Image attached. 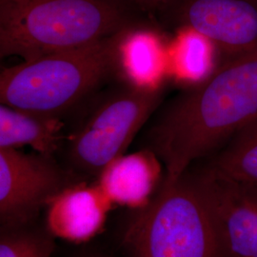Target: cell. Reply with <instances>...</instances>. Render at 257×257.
Instances as JSON below:
<instances>
[{
    "label": "cell",
    "instance_id": "9a60e30c",
    "mask_svg": "<svg viewBox=\"0 0 257 257\" xmlns=\"http://www.w3.org/2000/svg\"><path fill=\"white\" fill-rule=\"evenodd\" d=\"M49 240L34 234L4 236L0 243V257H51Z\"/></svg>",
    "mask_w": 257,
    "mask_h": 257
},
{
    "label": "cell",
    "instance_id": "52a82bcc",
    "mask_svg": "<svg viewBox=\"0 0 257 257\" xmlns=\"http://www.w3.org/2000/svg\"><path fill=\"white\" fill-rule=\"evenodd\" d=\"M69 185V175L52 157L0 148V213L5 223L27 222Z\"/></svg>",
    "mask_w": 257,
    "mask_h": 257
},
{
    "label": "cell",
    "instance_id": "8fae6325",
    "mask_svg": "<svg viewBox=\"0 0 257 257\" xmlns=\"http://www.w3.org/2000/svg\"><path fill=\"white\" fill-rule=\"evenodd\" d=\"M168 55L165 40L153 20L128 28L120 43V80L145 88L163 86Z\"/></svg>",
    "mask_w": 257,
    "mask_h": 257
},
{
    "label": "cell",
    "instance_id": "9c48e42d",
    "mask_svg": "<svg viewBox=\"0 0 257 257\" xmlns=\"http://www.w3.org/2000/svg\"><path fill=\"white\" fill-rule=\"evenodd\" d=\"M47 226L55 237L72 243L91 240L101 231L112 205L97 184H71L48 203Z\"/></svg>",
    "mask_w": 257,
    "mask_h": 257
},
{
    "label": "cell",
    "instance_id": "5bb4252c",
    "mask_svg": "<svg viewBox=\"0 0 257 257\" xmlns=\"http://www.w3.org/2000/svg\"><path fill=\"white\" fill-rule=\"evenodd\" d=\"M176 31L177 36L169 51L168 73L191 86L202 81L216 68L212 66L216 49L210 40L192 29L180 28Z\"/></svg>",
    "mask_w": 257,
    "mask_h": 257
},
{
    "label": "cell",
    "instance_id": "ba28073f",
    "mask_svg": "<svg viewBox=\"0 0 257 257\" xmlns=\"http://www.w3.org/2000/svg\"><path fill=\"white\" fill-rule=\"evenodd\" d=\"M197 175L228 257H257V186L224 177L208 165Z\"/></svg>",
    "mask_w": 257,
    "mask_h": 257
},
{
    "label": "cell",
    "instance_id": "6da1fadb",
    "mask_svg": "<svg viewBox=\"0 0 257 257\" xmlns=\"http://www.w3.org/2000/svg\"><path fill=\"white\" fill-rule=\"evenodd\" d=\"M255 117L257 51L220 61L167 103L148 131V149L164 166V178L174 180Z\"/></svg>",
    "mask_w": 257,
    "mask_h": 257
},
{
    "label": "cell",
    "instance_id": "4fadbf2b",
    "mask_svg": "<svg viewBox=\"0 0 257 257\" xmlns=\"http://www.w3.org/2000/svg\"><path fill=\"white\" fill-rule=\"evenodd\" d=\"M207 165L224 177L257 186V117L232 135Z\"/></svg>",
    "mask_w": 257,
    "mask_h": 257
},
{
    "label": "cell",
    "instance_id": "5b68a950",
    "mask_svg": "<svg viewBox=\"0 0 257 257\" xmlns=\"http://www.w3.org/2000/svg\"><path fill=\"white\" fill-rule=\"evenodd\" d=\"M164 85L145 88L118 80L98 92L78 126L66 138L73 165L88 174H100L124 155L164 96Z\"/></svg>",
    "mask_w": 257,
    "mask_h": 257
},
{
    "label": "cell",
    "instance_id": "277c9868",
    "mask_svg": "<svg viewBox=\"0 0 257 257\" xmlns=\"http://www.w3.org/2000/svg\"><path fill=\"white\" fill-rule=\"evenodd\" d=\"M124 242L133 257H228L197 171L189 169L174 180L163 178Z\"/></svg>",
    "mask_w": 257,
    "mask_h": 257
},
{
    "label": "cell",
    "instance_id": "3957f363",
    "mask_svg": "<svg viewBox=\"0 0 257 257\" xmlns=\"http://www.w3.org/2000/svg\"><path fill=\"white\" fill-rule=\"evenodd\" d=\"M126 30L86 46L4 68L1 104L62 118L90 101L107 83L120 80L119 47Z\"/></svg>",
    "mask_w": 257,
    "mask_h": 257
},
{
    "label": "cell",
    "instance_id": "7c38bea8",
    "mask_svg": "<svg viewBox=\"0 0 257 257\" xmlns=\"http://www.w3.org/2000/svg\"><path fill=\"white\" fill-rule=\"evenodd\" d=\"M66 138L61 117L0 105V148L30 146L52 157Z\"/></svg>",
    "mask_w": 257,
    "mask_h": 257
},
{
    "label": "cell",
    "instance_id": "8992f818",
    "mask_svg": "<svg viewBox=\"0 0 257 257\" xmlns=\"http://www.w3.org/2000/svg\"><path fill=\"white\" fill-rule=\"evenodd\" d=\"M158 17L206 37L220 61L257 51V0H173Z\"/></svg>",
    "mask_w": 257,
    "mask_h": 257
},
{
    "label": "cell",
    "instance_id": "30bf717a",
    "mask_svg": "<svg viewBox=\"0 0 257 257\" xmlns=\"http://www.w3.org/2000/svg\"><path fill=\"white\" fill-rule=\"evenodd\" d=\"M158 156L145 149L113 159L99 174L97 185L111 205L141 210L156 194L164 178Z\"/></svg>",
    "mask_w": 257,
    "mask_h": 257
},
{
    "label": "cell",
    "instance_id": "2e32d148",
    "mask_svg": "<svg viewBox=\"0 0 257 257\" xmlns=\"http://www.w3.org/2000/svg\"><path fill=\"white\" fill-rule=\"evenodd\" d=\"M130 5L152 18L158 17L173 0H124Z\"/></svg>",
    "mask_w": 257,
    "mask_h": 257
},
{
    "label": "cell",
    "instance_id": "7a4b0ae2",
    "mask_svg": "<svg viewBox=\"0 0 257 257\" xmlns=\"http://www.w3.org/2000/svg\"><path fill=\"white\" fill-rule=\"evenodd\" d=\"M124 0H0V56L23 61L86 46L150 19Z\"/></svg>",
    "mask_w": 257,
    "mask_h": 257
}]
</instances>
